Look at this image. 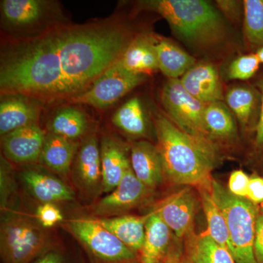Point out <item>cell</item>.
I'll list each match as a JSON object with an SVG mask.
<instances>
[{"label": "cell", "mask_w": 263, "mask_h": 263, "mask_svg": "<svg viewBox=\"0 0 263 263\" xmlns=\"http://www.w3.org/2000/svg\"><path fill=\"white\" fill-rule=\"evenodd\" d=\"M137 34L127 21L113 15L86 24L69 22L27 39H3L1 95L68 103L121 58Z\"/></svg>", "instance_id": "obj_1"}, {"label": "cell", "mask_w": 263, "mask_h": 263, "mask_svg": "<svg viewBox=\"0 0 263 263\" xmlns=\"http://www.w3.org/2000/svg\"><path fill=\"white\" fill-rule=\"evenodd\" d=\"M154 124L164 176L176 184L210 188L219 159L217 145L184 133L162 114H155Z\"/></svg>", "instance_id": "obj_2"}, {"label": "cell", "mask_w": 263, "mask_h": 263, "mask_svg": "<svg viewBox=\"0 0 263 263\" xmlns=\"http://www.w3.org/2000/svg\"><path fill=\"white\" fill-rule=\"evenodd\" d=\"M136 9L160 15L179 39L200 51L219 48L229 37L222 15L203 0H144Z\"/></svg>", "instance_id": "obj_3"}, {"label": "cell", "mask_w": 263, "mask_h": 263, "mask_svg": "<svg viewBox=\"0 0 263 263\" xmlns=\"http://www.w3.org/2000/svg\"><path fill=\"white\" fill-rule=\"evenodd\" d=\"M0 13L3 39L36 37L70 22L54 0H2Z\"/></svg>", "instance_id": "obj_4"}, {"label": "cell", "mask_w": 263, "mask_h": 263, "mask_svg": "<svg viewBox=\"0 0 263 263\" xmlns=\"http://www.w3.org/2000/svg\"><path fill=\"white\" fill-rule=\"evenodd\" d=\"M211 193L224 214L230 242V252L236 263H257L254 252L257 212L247 198L235 196L221 183L212 180Z\"/></svg>", "instance_id": "obj_5"}, {"label": "cell", "mask_w": 263, "mask_h": 263, "mask_svg": "<svg viewBox=\"0 0 263 263\" xmlns=\"http://www.w3.org/2000/svg\"><path fill=\"white\" fill-rule=\"evenodd\" d=\"M161 103L167 117L181 130L206 143L216 144L205 124L206 104L194 98L179 79H167L161 91Z\"/></svg>", "instance_id": "obj_6"}, {"label": "cell", "mask_w": 263, "mask_h": 263, "mask_svg": "<svg viewBox=\"0 0 263 263\" xmlns=\"http://www.w3.org/2000/svg\"><path fill=\"white\" fill-rule=\"evenodd\" d=\"M1 254L5 263H29L48 245L47 235L27 218L13 216L1 226Z\"/></svg>", "instance_id": "obj_7"}, {"label": "cell", "mask_w": 263, "mask_h": 263, "mask_svg": "<svg viewBox=\"0 0 263 263\" xmlns=\"http://www.w3.org/2000/svg\"><path fill=\"white\" fill-rule=\"evenodd\" d=\"M146 79V76L128 70L119 60L105 70L89 89L71 99L68 103L83 104L98 109L108 108L143 84Z\"/></svg>", "instance_id": "obj_8"}, {"label": "cell", "mask_w": 263, "mask_h": 263, "mask_svg": "<svg viewBox=\"0 0 263 263\" xmlns=\"http://www.w3.org/2000/svg\"><path fill=\"white\" fill-rule=\"evenodd\" d=\"M67 226L71 233L99 258L120 262L136 258L135 251L124 245L98 219H72L67 222Z\"/></svg>", "instance_id": "obj_9"}, {"label": "cell", "mask_w": 263, "mask_h": 263, "mask_svg": "<svg viewBox=\"0 0 263 263\" xmlns=\"http://www.w3.org/2000/svg\"><path fill=\"white\" fill-rule=\"evenodd\" d=\"M197 204L193 190L186 187L167 197L155 211L176 236L182 238L193 232Z\"/></svg>", "instance_id": "obj_10"}, {"label": "cell", "mask_w": 263, "mask_h": 263, "mask_svg": "<svg viewBox=\"0 0 263 263\" xmlns=\"http://www.w3.org/2000/svg\"><path fill=\"white\" fill-rule=\"evenodd\" d=\"M42 103L22 94L1 95L0 134L4 136L27 126L37 125Z\"/></svg>", "instance_id": "obj_11"}, {"label": "cell", "mask_w": 263, "mask_h": 263, "mask_svg": "<svg viewBox=\"0 0 263 263\" xmlns=\"http://www.w3.org/2000/svg\"><path fill=\"white\" fill-rule=\"evenodd\" d=\"M46 137L38 125L19 128L2 137L3 152L8 160L15 163L35 162L41 157Z\"/></svg>", "instance_id": "obj_12"}, {"label": "cell", "mask_w": 263, "mask_h": 263, "mask_svg": "<svg viewBox=\"0 0 263 263\" xmlns=\"http://www.w3.org/2000/svg\"><path fill=\"white\" fill-rule=\"evenodd\" d=\"M179 81L190 95L206 105L224 100L220 76L211 62H197Z\"/></svg>", "instance_id": "obj_13"}, {"label": "cell", "mask_w": 263, "mask_h": 263, "mask_svg": "<svg viewBox=\"0 0 263 263\" xmlns=\"http://www.w3.org/2000/svg\"><path fill=\"white\" fill-rule=\"evenodd\" d=\"M149 191L137 178L130 166L117 187L98 202L95 212L99 215L111 216L124 212L143 201Z\"/></svg>", "instance_id": "obj_14"}, {"label": "cell", "mask_w": 263, "mask_h": 263, "mask_svg": "<svg viewBox=\"0 0 263 263\" xmlns=\"http://www.w3.org/2000/svg\"><path fill=\"white\" fill-rule=\"evenodd\" d=\"M156 39L157 35L152 33H138L119 59L124 67L146 76L158 71Z\"/></svg>", "instance_id": "obj_15"}, {"label": "cell", "mask_w": 263, "mask_h": 263, "mask_svg": "<svg viewBox=\"0 0 263 263\" xmlns=\"http://www.w3.org/2000/svg\"><path fill=\"white\" fill-rule=\"evenodd\" d=\"M130 164L137 178L152 190L163 179L164 170L157 146L149 142H136L131 148Z\"/></svg>", "instance_id": "obj_16"}, {"label": "cell", "mask_w": 263, "mask_h": 263, "mask_svg": "<svg viewBox=\"0 0 263 263\" xmlns=\"http://www.w3.org/2000/svg\"><path fill=\"white\" fill-rule=\"evenodd\" d=\"M100 156L103 190L104 193H110L122 181L131 164L122 145L110 136L102 139Z\"/></svg>", "instance_id": "obj_17"}, {"label": "cell", "mask_w": 263, "mask_h": 263, "mask_svg": "<svg viewBox=\"0 0 263 263\" xmlns=\"http://www.w3.org/2000/svg\"><path fill=\"white\" fill-rule=\"evenodd\" d=\"M171 230L156 211L148 214L141 249V263H161L168 252Z\"/></svg>", "instance_id": "obj_18"}, {"label": "cell", "mask_w": 263, "mask_h": 263, "mask_svg": "<svg viewBox=\"0 0 263 263\" xmlns=\"http://www.w3.org/2000/svg\"><path fill=\"white\" fill-rule=\"evenodd\" d=\"M159 70L168 79H179L197 63L196 60L167 38L156 39Z\"/></svg>", "instance_id": "obj_19"}, {"label": "cell", "mask_w": 263, "mask_h": 263, "mask_svg": "<svg viewBox=\"0 0 263 263\" xmlns=\"http://www.w3.org/2000/svg\"><path fill=\"white\" fill-rule=\"evenodd\" d=\"M224 100L241 127H248L255 116H259L261 98L251 86L245 84L230 86L224 94Z\"/></svg>", "instance_id": "obj_20"}, {"label": "cell", "mask_w": 263, "mask_h": 263, "mask_svg": "<svg viewBox=\"0 0 263 263\" xmlns=\"http://www.w3.org/2000/svg\"><path fill=\"white\" fill-rule=\"evenodd\" d=\"M24 183L36 199L43 203L70 201L73 194L60 180L36 171H27L22 174Z\"/></svg>", "instance_id": "obj_21"}, {"label": "cell", "mask_w": 263, "mask_h": 263, "mask_svg": "<svg viewBox=\"0 0 263 263\" xmlns=\"http://www.w3.org/2000/svg\"><path fill=\"white\" fill-rule=\"evenodd\" d=\"M148 215L145 216H121L102 218L99 222L111 232L124 245L132 250L141 251L146 233V221Z\"/></svg>", "instance_id": "obj_22"}, {"label": "cell", "mask_w": 263, "mask_h": 263, "mask_svg": "<svg viewBox=\"0 0 263 263\" xmlns=\"http://www.w3.org/2000/svg\"><path fill=\"white\" fill-rule=\"evenodd\" d=\"M48 127L50 133L73 141L86 133L89 119L84 110L73 105H67L57 110Z\"/></svg>", "instance_id": "obj_23"}, {"label": "cell", "mask_w": 263, "mask_h": 263, "mask_svg": "<svg viewBox=\"0 0 263 263\" xmlns=\"http://www.w3.org/2000/svg\"><path fill=\"white\" fill-rule=\"evenodd\" d=\"M76 151L73 141L50 133L46 135L41 158L55 172L67 174Z\"/></svg>", "instance_id": "obj_24"}, {"label": "cell", "mask_w": 263, "mask_h": 263, "mask_svg": "<svg viewBox=\"0 0 263 263\" xmlns=\"http://www.w3.org/2000/svg\"><path fill=\"white\" fill-rule=\"evenodd\" d=\"M204 118L208 133L213 141H232L236 138L238 129L235 117L224 102L207 104Z\"/></svg>", "instance_id": "obj_25"}, {"label": "cell", "mask_w": 263, "mask_h": 263, "mask_svg": "<svg viewBox=\"0 0 263 263\" xmlns=\"http://www.w3.org/2000/svg\"><path fill=\"white\" fill-rule=\"evenodd\" d=\"M76 171L87 187H94L102 179L100 146L96 136L88 137L81 146L76 158Z\"/></svg>", "instance_id": "obj_26"}, {"label": "cell", "mask_w": 263, "mask_h": 263, "mask_svg": "<svg viewBox=\"0 0 263 263\" xmlns=\"http://www.w3.org/2000/svg\"><path fill=\"white\" fill-rule=\"evenodd\" d=\"M112 123L118 129L131 136H144L147 119L141 100L131 98L123 104L112 117Z\"/></svg>", "instance_id": "obj_27"}, {"label": "cell", "mask_w": 263, "mask_h": 263, "mask_svg": "<svg viewBox=\"0 0 263 263\" xmlns=\"http://www.w3.org/2000/svg\"><path fill=\"white\" fill-rule=\"evenodd\" d=\"M188 253L192 263H236L231 252L208 233L190 240Z\"/></svg>", "instance_id": "obj_28"}, {"label": "cell", "mask_w": 263, "mask_h": 263, "mask_svg": "<svg viewBox=\"0 0 263 263\" xmlns=\"http://www.w3.org/2000/svg\"><path fill=\"white\" fill-rule=\"evenodd\" d=\"M210 190L211 187L198 190L200 191L202 209L206 218L208 234L216 243L228 249L230 252V235L226 219L220 209L214 201Z\"/></svg>", "instance_id": "obj_29"}, {"label": "cell", "mask_w": 263, "mask_h": 263, "mask_svg": "<svg viewBox=\"0 0 263 263\" xmlns=\"http://www.w3.org/2000/svg\"><path fill=\"white\" fill-rule=\"evenodd\" d=\"M243 35L251 47L263 48V0L243 1Z\"/></svg>", "instance_id": "obj_30"}, {"label": "cell", "mask_w": 263, "mask_h": 263, "mask_svg": "<svg viewBox=\"0 0 263 263\" xmlns=\"http://www.w3.org/2000/svg\"><path fill=\"white\" fill-rule=\"evenodd\" d=\"M258 57L256 53L241 55L235 58L228 68V77L231 80L246 81L253 77L258 70Z\"/></svg>", "instance_id": "obj_31"}, {"label": "cell", "mask_w": 263, "mask_h": 263, "mask_svg": "<svg viewBox=\"0 0 263 263\" xmlns=\"http://www.w3.org/2000/svg\"><path fill=\"white\" fill-rule=\"evenodd\" d=\"M36 216L44 228H51L63 219L60 209L53 203H43L38 206Z\"/></svg>", "instance_id": "obj_32"}, {"label": "cell", "mask_w": 263, "mask_h": 263, "mask_svg": "<svg viewBox=\"0 0 263 263\" xmlns=\"http://www.w3.org/2000/svg\"><path fill=\"white\" fill-rule=\"evenodd\" d=\"M250 178L242 171H235L230 174L228 190L235 196L247 198Z\"/></svg>", "instance_id": "obj_33"}, {"label": "cell", "mask_w": 263, "mask_h": 263, "mask_svg": "<svg viewBox=\"0 0 263 263\" xmlns=\"http://www.w3.org/2000/svg\"><path fill=\"white\" fill-rule=\"evenodd\" d=\"M221 13L230 22L239 23L242 14L243 15V2L235 0H218L216 2Z\"/></svg>", "instance_id": "obj_34"}, {"label": "cell", "mask_w": 263, "mask_h": 263, "mask_svg": "<svg viewBox=\"0 0 263 263\" xmlns=\"http://www.w3.org/2000/svg\"><path fill=\"white\" fill-rule=\"evenodd\" d=\"M247 199L253 204L263 203V178H250Z\"/></svg>", "instance_id": "obj_35"}, {"label": "cell", "mask_w": 263, "mask_h": 263, "mask_svg": "<svg viewBox=\"0 0 263 263\" xmlns=\"http://www.w3.org/2000/svg\"><path fill=\"white\" fill-rule=\"evenodd\" d=\"M254 252L257 263H263V215L257 216L254 236Z\"/></svg>", "instance_id": "obj_36"}, {"label": "cell", "mask_w": 263, "mask_h": 263, "mask_svg": "<svg viewBox=\"0 0 263 263\" xmlns=\"http://www.w3.org/2000/svg\"><path fill=\"white\" fill-rule=\"evenodd\" d=\"M259 87L262 91V96H261L260 112H259L258 121L255 126V143L259 148H263V80L259 82Z\"/></svg>", "instance_id": "obj_37"}, {"label": "cell", "mask_w": 263, "mask_h": 263, "mask_svg": "<svg viewBox=\"0 0 263 263\" xmlns=\"http://www.w3.org/2000/svg\"><path fill=\"white\" fill-rule=\"evenodd\" d=\"M161 263H183L179 249L170 248L168 252Z\"/></svg>", "instance_id": "obj_38"}, {"label": "cell", "mask_w": 263, "mask_h": 263, "mask_svg": "<svg viewBox=\"0 0 263 263\" xmlns=\"http://www.w3.org/2000/svg\"><path fill=\"white\" fill-rule=\"evenodd\" d=\"M35 263H62V260L58 254L51 252L43 256Z\"/></svg>", "instance_id": "obj_39"}, {"label": "cell", "mask_w": 263, "mask_h": 263, "mask_svg": "<svg viewBox=\"0 0 263 263\" xmlns=\"http://www.w3.org/2000/svg\"><path fill=\"white\" fill-rule=\"evenodd\" d=\"M256 54L258 57L261 63H263V48L259 49L258 51H257V53H256Z\"/></svg>", "instance_id": "obj_40"}, {"label": "cell", "mask_w": 263, "mask_h": 263, "mask_svg": "<svg viewBox=\"0 0 263 263\" xmlns=\"http://www.w3.org/2000/svg\"><path fill=\"white\" fill-rule=\"evenodd\" d=\"M120 263H136L133 262V260H129V261H124V262H122Z\"/></svg>", "instance_id": "obj_41"}, {"label": "cell", "mask_w": 263, "mask_h": 263, "mask_svg": "<svg viewBox=\"0 0 263 263\" xmlns=\"http://www.w3.org/2000/svg\"><path fill=\"white\" fill-rule=\"evenodd\" d=\"M262 215H263V203H262Z\"/></svg>", "instance_id": "obj_42"}]
</instances>
